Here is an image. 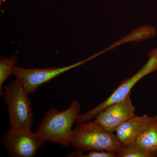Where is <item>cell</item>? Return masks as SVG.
Instances as JSON below:
<instances>
[{"mask_svg": "<svg viewBox=\"0 0 157 157\" xmlns=\"http://www.w3.org/2000/svg\"><path fill=\"white\" fill-rule=\"evenodd\" d=\"M156 155H157V154H156Z\"/></svg>", "mask_w": 157, "mask_h": 157, "instance_id": "cell-13", "label": "cell"}, {"mask_svg": "<svg viewBox=\"0 0 157 157\" xmlns=\"http://www.w3.org/2000/svg\"><path fill=\"white\" fill-rule=\"evenodd\" d=\"M29 95L18 78L4 87L3 96L8 106L11 128L32 131L33 115Z\"/></svg>", "mask_w": 157, "mask_h": 157, "instance_id": "cell-3", "label": "cell"}, {"mask_svg": "<svg viewBox=\"0 0 157 157\" xmlns=\"http://www.w3.org/2000/svg\"><path fill=\"white\" fill-rule=\"evenodd\" d=\"M157 71V47L154 48L148 53L147 62L140 70L130 78L124 80L118 86L104 102L87 112L79 114L75 123L80 124L91 121L96 115L113 104L120 101L131 94L133 87L141 78Z\"/></svg>", "mask_w": 157, "mask_h": 157, "instance_id": "cell-4", "label": "cell"}, {"mask_svg": "<svg viewBox=\"0 0 157 157\" xmlns=\"http://www.w3.org/2000/svg\"><path fill=\"white\" fill-rule=\"evenodd\" d=\"M70 145L77 154L91 151L116 154L121 145L114 133L105 130L94 120L78 124L73 129Z\"/></svg>", "mask_w": 157, "mask_h": 157, "instance_id": "cell-2", "label": "cell"}, {"mask_svg": "<svg viewBox=\"0 0 157 157\" xmlns=\"http://www.w3.org/2000/svg\"><path fill=\"white\" fill-rule=\"evenodd\" d=\"M135 143L137 146L144 150L156 155L157 115L152 116L150 123L137 140H135Z\"/></svg>", "mask_w": 157, "mask_h": 157, "instance_id": "cell-9", "label": "cell"}, {"mask_svg": "<svg viewBox=\"0 0 157 157\" xmlns=\"http://www.w3.org/2000/svg\"><path fill=\"white\" fill-rule=\"evenodd\" d=\"M79 102L74 100L65 110L51 108L45 113L36 132L45 140L68 147L70 145L73 124L80 114Z\"/></svg>", "mask_w": 157, "mask_h": 157, "instance_id": "cell-1", "label": "cell"}, {"mask_svg": "<svg viewBox=\"0 0 157 157\" xmlns=\"http://www.w3.org/2000/svg\"><path fill=\"white\" fill-rule=\"evenodd\" d=\"M152 118L146 114L135 115L121 124L115 132L121 145L134 143L146 128Z\"/></svg>", "mask_w": 157, "mask_h": 157, "instance_id": "cell-8", "label": "cell"}, {"mask_svg": "<svg viewBox=\"0 0 157 157\" xmlns=\"http://www.w3.org/2000/svg\"><path fill=\"white\" fill-rule=\"evenodd\" d=\"M68 157H116V154L107 151H91L86 153L77 154L74 151L67 155Z\"/></svg>", "mask_w": 157, "mask_h": 157, "instance_id": "cell-12", "label": "cell"}, {"mask_svg": "<svg viewBox=\"0 0 157 157\" xmlns=\"http://www.w3.org/2000/svg\"><path fill=\"white\" fill-rule=\"evenodd\" d=\"M17 56L2 57L0 59V94L3 96L4 82L11 75H13L14 68L17 63Z\"/></svg>", "mask_w": 157, "mask_h": 157, "instance_id": "cell-10", "label": "cell"}, {"mask_svg": "<svg viewBox=\"0 0 157 157\" xmlns=\"http://www.w3.org/2000/svg\"><path fill=\"white\" fill-rule=\"evenodd\" d=\"M100 55V52H98L83 60L62 67L28 69L16 66L13 75L21 80L24 89L28 94L33 95L42 85L56 78L62 73L81 66Z\"/></svg>", "mask_w": 157, "mask_h": 157, "instance_id": "cell-6", "label": "cell"}, {"mask_svg": "<svg viewBox=\"0 0 157 157\" xmlns=\"http://www.w3.org/2000/svg\"><path fill=\"white\" fill-rule=\"evenodd\" d=\"M1 142L9 156L34 157L46 141L37 132L11 128L2 136Z\"/></svg>", "mask_w": 157, "mask_h": 157, "instance_id": "cell-5", "label": "cell"}, {"mask_svg": "<svg viewBox=\"0 0 157 157\" xmlns=\"http://www.w3.org/2000/svg\"><path fill=\"white\" fill-rule=\"evenodd\" d=\"M136 107L133 105L131 94L124 99L111 104L94 118V121L108 132L114 133L125 121L135 115Z\"/></svg>", "mask_w": 157, "mask_h": 157, "instance_id": "cell-7", "label": "cell"}, {"mask_svg": "<svg viewBox=\"0 0 157 157\" xmlns=\"http://www.w3.org/2000/svg\"><path fill=\"white\" fill-rule=\"evenodd\" d=\"M117 157H155L156 155L140 148L134 143L121 145L116 153Z\"/></svg>", "mask_w": 157, "mask_h": 157, "instance_id": "cell-11", "label": "cell"}]
</instances>
